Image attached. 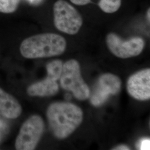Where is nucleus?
Returning <instances> with one entry per match:
<instances>
[{
	"instance_id": "obj_1",
	"label": "nucleus",
	"mask_w": 150,
	"mask_h": 150,
	"mask_svg": "<svg viewBox=\"0 0 150 150\" xmlns=\"http://www.w3.org/2000/svg\"><path fill=\"white\" fill-rule=\"evenodd\" d=\"M46 116L51 131L54 137L59 139L70 136L83 120L82 110L70 102L52 103L48 106Z\"/></svg>"
},
{
	"instance_id": "obj_2",
	"label": "nucleus",
	"mask_w": 150,
	"mask_h": 150,
	"mask_svg": "<svg viewBox=\"0 0 150 150\" xmlns=\"http://www.w3.org/2000/svg\"><path fill=\"white\" fill-rule=\"evenodd\" d=\"M66 40L59 35L46 33L34 35L22 42L20 52L26 59L50 57L63 54L66 48Z\"/></svg>"
},
{
	"instance_id": "obj_3",
	"label": "nucleus",
	"mask_w": 150,
	"mask_h": 150,
	"mask_svg": "<svg viewBox=\"0 0 150 150\" xmlns=\"http://www.w3.org/2000/svg\"><path fill=\"white\" fill-rule=\"evenodd\" d=\"M60 84L62 88L72 92L79 100H85L90 96V90L81 74L80 66L75 59H70L63 66L60 77Z\"/></svg>"
},
{
	"instance_id": "obj_4",
	"label": "nucleus",
	"mask_w": 150,
	"mask_h": 150,
	"mask_svg": "<svg viewBox=\"0 0 150 150\" xmlns=\"http://www.w3.org/2000/svg\"><path fill=\"white\" fill-rule=\"evenodd\" d=\"M55 27L61 32L75 35L82 25V18L75 8L64 0H58L54 5Z\"/></svg>"
},
{
	"instance_id": "obj_5",
	"label": "nucleus",
	"mask_w": 150,
	"mask_h": 150,
	"mask_svg": "<svg viewBox=\"0 0 150 150\" xmlns=\"http://www.w3.org/2000/svg\"><path fill=\"white\" fill-rule=\"evenodd\" d=\"M45 131L42 118L37 115H32L23 123L17 136L15 149L17 150H35Z\"/></svg>"
},
{
	"instance_id": "obj_6",
	"label": "nucleus",
	"mask_w": 150,
	"mask_h": 150,
	"mask_svg": "<svg viewBox=\"0 0 150 150\" xmlns=\"http://www.w3.org/2000/svg\"><path fill=\"white\" fill-rule=\"evenodd\" d=\"M106 43L112 54L121 59L137 56L142 52L145 47V41L142 38L136 37L123 41L114 33L107 35Z\"/></svg>"
},
{
	"instance_id": "obj_7",
	"label": "nucleus",
	"mask_w": 150,
	"mask_h": 150,
	"mask_svg": "<svg viewBox=\"0 0 150 150\" xmlns=\"http://www.w3.org/2000/svg\"><path fill=\"white\" fill-rule=\"evenodd\" d=\"M121 88V81L118 76L112 74L101 75L97 82L91 98V104L98 107L106 102L111 95L119 93Z\"/></svg>"
},
{
	"instance_id": "obj_8",
	"label": "nucleus",
	"mask_w": 150,
	"mask_h": 150,
	"mask_svg": "<svg viewBox=\"0 0 150 150\" xmlns=\"http://www.w3.org/2000/svg\"><path fill=\"white\" fill-rule=\"evenodd\" d=\"M127 90L130 96L140 101L150 98V69L139 71L129 77Z\"/></svg>"
},
{
	"instance_id": "obj_9",
	"label": "nucleus",
	"mask_w": 150,
	"mask_h": 150,
	"mask_svg": "<svg viewBox=\"0 0 150 150\" xmlns=\"http://www.w3.org/2000/svg\"><path fill=\"white\" fill-rule=\"evenodd\" d=\"M21 105L15 97L0 88V112L7 118L15 119L21 114Z\"/></svg>"
},
{
	"instance_id": "obj_10",
	"label": "nucleus",
	"mask_w": 150,
	"mask_h": 150,
	"mask_svg": "<svg viewBox=\"0 0 150 150\" xmlns=\"http://www.w3.org/2000/svg\"><path fill=\"white\" fill-rule=\"evenodd\" d=\"M59 90L57 81L46 77L43 80L34 83L27 88V94L31 96H51L56 95Z\"/></svg>"
},
{
	"instance_id": "obj_11",
	"label": "nucleus",
	"mask_w": 150,
	"mask_h": 150,
	"mask_svg": "<svg viewBox=\"0 0 150 150\" xmlns=\"http://www.w3.org/2000/svg\"><path fill=\"white\" fill-rule=\"evenodd\" d=\"M63 62L59 59L54 60L49 62L46 66L47 77L52 80H59L63 70Z\"/></svg>"
},
{
	"instance_id": "obj_12",
	"label": "nucleus",
	"mask_w": 150,
	"mask_h": 150,
	"mask_svg": "<svg viewBox=\"0 0 150 150\" xmlns=\"http://www.w3.org/2000/svg\"><path fill=\"white\" fill-rule=\"evenodd\" d=\"M121 0H100L98 6L102 11L108 13L115 12L120 8Z\"/></svg>"
},
{
	"instance_id": "obj_13",
	"label": "nucleus",
	"mask_w": 150,
	"mask_h": 150,
	"mask_svg": "<svg viewBox=\"0 0 150 150\" xmlns=\"http://www.w3.org/2000/svg\"><path fill=\"white\" fill-rule=\"evenodd\" d=\"M20 0H0V12L11 13L16 11Z\"/></svg>"
},
{
	"instance_id": "obj_14",
	"label": "nucleus",
	"mask_w": 150,
	"mask_h": 150,
	"mask_svg": "<svg viewBox=\"0 0 150 150\" xmlns=\"http://www.w3.org/2000/svg\"><path fill=\"white\" fill-rule=\"evenodd\" d=\"M137 147L141 150L150 149V139L149 138H144L139 139L136 144Z\"/></svg>"
},
{
	"instance_id": "obj_15",
	"label": "nucleus",
	"mask_w": 150,
	"mask_h": 150,
	"mask_svg": "<svg viewBox=\"0 0 150 150\" xmlns=\"http://www.w3.org/2000/svg\"><path fill=\"white\" fill-rule=\"evenodd\" d=\"M73 4L77 5H85L91 2V0H70Z\"/></svg>"
},
{
	"instance_id": "obj_16",
	"label": "nucleus",
	"mask_w": 150,
	"mask_h": 150,
	"mask_svg": "<svg viewBox=\"0 0 150 150\" xmlns=\"http://www.w3.org/2000/svg\"><path fill=\"white\" fill-rule=\"evenodd\" d=\"M129 149H130L129 146L124 145H119L118 146L113 149V150H129Z\"/></svg>"
},
{
	"instance_id": "obj_17",
	"label": "nucleus",
	"mask_w": 150,
	"mask_h": 150,
	"mask_svg": "<svg viewBox=\"0 0 150 150\" xmlns=\"http://www.w3.org/2000/svg\"><path fill=\"white\" fill-rule=\"evenodd\" d=\"M147 18L149 22H150V8L148 10L147 13Z\"/></svg>"
},
{
	"instance_id": "obj_18",
	"label": "nucleus",
	"mask_w": 150,
	"mask_h": 150,
	"mask_svg": "<svg viewBox=\"0 0 150 150\" xmlns=\"http://www.w3.org/2000/svg\"><path fill=\"white\" fill-rule=\"evenodd\" d=\"M31 2H38V1H40V0H30Z\"/></svg>"
}]
</instances>
